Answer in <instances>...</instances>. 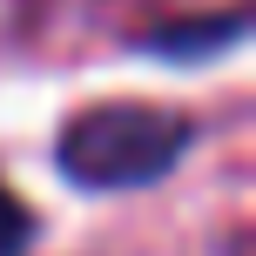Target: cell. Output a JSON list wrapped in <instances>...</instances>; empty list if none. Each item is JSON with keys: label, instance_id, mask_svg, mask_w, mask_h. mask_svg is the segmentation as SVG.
Instances as JSON below:
<instances>
[{"label": "cell", "instance_id": "cell-1", "mask_svg": "<svg viewBox=\"0 0 256 256\" xmlns=\"http://www.w3.org/2000/svg\"><path fill=\"white\" fill-rule=\"evenodd\" d=\"M189 148V122L148 102H102L61 128V168L81 189H142Z\"/></svg>", "mask_w": 256, "mask_h": 256}, {"label": "cell", "instance_id": "cell-2", "mask_svg": "<svg viewBox=\"0 0 256 256\" xmlns=\"http://www.w3.org/2000/svg\"><path fill=\"white\" fill-rule=\"evenodd\" d=\"M20 243H27V209L14 202L7 189H0V256H14Z\"/></svg>", "mask_w": 256, "mask_h": 256}]
</instances>
